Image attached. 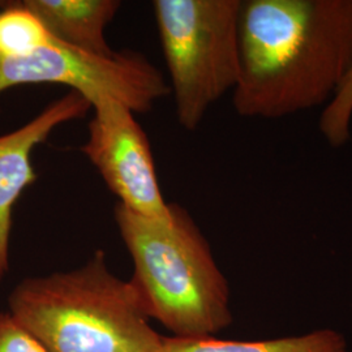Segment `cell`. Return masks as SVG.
I'll return each mask as SVG.
<instances>
[{
	"instance_id": "cell-9",
	"label": "cell",
	"mask_w": 352,
	"mask_h": 352,
	"mask_svg": "<svg viewBox=\"0 0 352 352\" xmlns=\"http://www.w3.org/2000/svg\"><path fill=\"white\" fill-rule=\"evenodd\" d=\"M160 352H347V342L333 329L316 330L299 337L278 340H221L164 337Z\"/></svg>"
},
{
	"instance_id": "cell-10",
	"label": "cell",
	"mask_w": 352,
	"mask_h": 352,
	"mask_svg": "<svg viewBox=\"0 0 352 352\" xmlns=\"http://www.w3.org/2000/svg\"><path fill=\"white\" fill-rule=\"evenodd\" d=\"M42 20L24 1L4 3L0 7V59L28 58L51 42Z\"/></svg>"
},
{
	"instance_id": "cell-7",
	"label": "cell",
	"mask_w": 352,
	"mask_h": 352,
	"mask_svg": "<svg viewBox=\"0 0 352 352\" xmlns=\"http://www.w3.org/2000/svg\"><path fill=\"white\" fill-rule=\"evenodd\" d=\"M91 106L81 94L69 90L49 103L24 126L0 136V279L10 270V238L14 205L37 180L32 154L51 133L65 123L84 119Z\"/></svg>"
},
{
	"instance_id": "cell-2",
	"label": "cell",
	"mask_w": 352,
	"mask_h": 352,
	"mask_svg": "<svg viewBox=\"0 0 352 352\" xmlns=\"http://www.w3.org/2000/svg\"><path fill=\"white\" fill-rule=\"evenodd\" d=\"M113 215L148 318L176 338H210L231 325L228 282L184 208L171 202L167 217L146 218L116 205Z\"/></svg>"
},
{
	"instance_id": "cell-4",
	"label": "cell",
	"mask_w": 352,
	"mask_h": 352,
	"mask_svg": "<svg viewBox=\"0 0 352 352\" xmlns=\"http://www.w3.org/2000/svg\"><path fill=\"white\" fill-rule=\"evenodd\" d=\"M241 0H154L179 124L195 131L239 80Z\"/></svg>"
},
{
	"instance_id": "cell-12",
	"label": "cell",
	"mask_w": 352,
	"mask_h": 352,
	"mask_svg": "<svg viewBox=\"0 0 352 352\" xmlns=\"http://www.w3.org/2000/svg\"><path fill=\"white\" fill-rule=\"evenodd\" d=\"M0 352H47L12 316L0 314Z\"/></svg>"
},
{
	"instance_id": "cell-6",
	"label": "cell",
	"mask_w": 352,
	"mask_h": 352,
	"mask_svg": "<svg viewBox=\"0 0 352 352\" xmlns=\"http://www.w3.org/2000/svg\"><path fill=\"white\" fill-rule=\"evenodd\" d=\"M135 115L111 98L94 102L88 139L80 151L118 197V205L146 218H164L171 202L164 199L151 142Z\"/></svg>"
},
{
	"instance_id": "cell-13",
	"label": "cell",
	"mask_w": 352,
	"mask_h": 352,
	"mask_svg": "<svg viewBox=\"0 0 352 352\" xmlns=\"http://www.w3.org/2000/svg\"><path fill=\"white\" fill-rule=\"evenodd\" d=\"M3 4H4V1H0V7H1V6H3Z\"/></svg>"
},
{
	"instance_id": "cell-8",
	"label": "cell",
	"mask_w": 352,
	"mask_h": 352,
	"mask_svg": "<svg viewBox=\"0 0 352 352\" xmlns=\"http://www.w3.org/2000/svg\"><path fill=\"white\" fill-rule=\"evenodd\" d=\"M51 37L78 50L109 55L104 30L122 8L119 0H24Z\"/></svg>"
},
{
	"instance_id": "cell-1",
	"label": "cell",
	"mask_w": 352,
	"mask_h": 352,
	"mask_svg": "<svg viewBox=\"0 0 352 352\" xmlns=\"http://www.w3.org/2000/svg\"><path fill=\"white\" fill-rule=\"evenodd\" d=\"M240 74L244 118L280 119L327 106L352 60V0H245Z\"/></svg>"
},
{
	"instance_id": "cell-5",
	"label": "cell",
	"mask_w": 352,
	"mask_h": 352,
	"mask_svg": "<svg viewBox=\"0 0 352 352\" xmlns=\"http://www.w3.org/2000/svg\"><path fill=\"white\" fill-rule=\"evenodd\" d=\"M30 84H58L81 94L90 106L102 98L123 103L135 113L151 111L170 94L160 69L136 51L91 54L56 39L36 54L0 59V93Z\"/></svg>"
},
{
	"instance_id": "cell-11",
	"label": "cell",
	"mask_w": 352,
	"mask_h": 352,
	"mask_svg": "<svg viewBox=\"0 0 352 352\" xmlns=\"http://www.w3.org/2000/svg\"><path fill=\"white\" fill-rule=\"evenodd\" d=\"M352 60L347 74L320 118V132L327 142L340 148L351 138Z\"/></svg>"
},
{
	"instance_id": "cell-3",
	"label": "cell",
	"mask_w": 352,
	"mask_h": 352,
	"mask_svg": "<svg viewBox=\"0 0 352 352\" xmlns=\"http://www.w3.org/2000/svg\"><path fill=\"white\" fill-rule=\"evenodd\" d=\"M10 315L47 352H160L164 336L149 324L129 280L109 269L103 251L82 266L23 279Z\"/></svg>"
}]
</instances>
